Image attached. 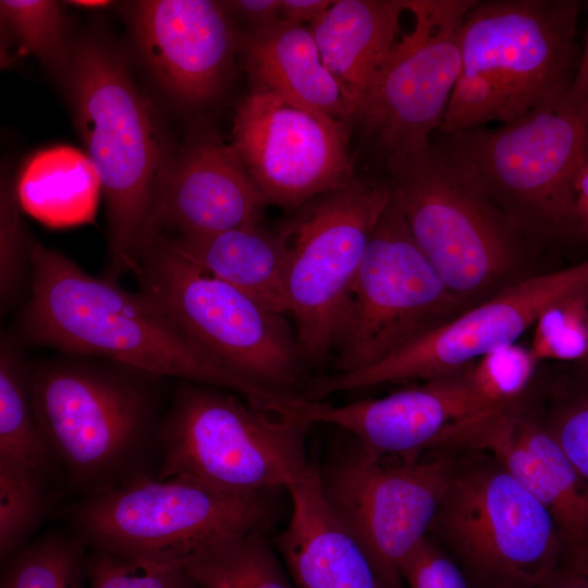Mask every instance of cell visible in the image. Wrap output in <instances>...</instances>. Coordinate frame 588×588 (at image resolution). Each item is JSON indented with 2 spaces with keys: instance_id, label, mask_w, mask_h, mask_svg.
<instances>
[{
  "instance_id": "obj_1",
  "label": "cell",
  "mask_w": 588,
  "mask_h": 588,
  "mask_svg": "<svg viewBox=\"0 0 588 588\" xmlns=\"http://www.w3.org/2000/svg\"><path fill=\"white\" fill-rule=\"evenodd\" d=\"M30 297L20 317L29 343L106 358L157 377L226 389L265 407L273 391L228 371L200 351L144 293L96 278L63 254L33 243Z\"/></svg>"
},
{
  "instance_id": "obj_2",
  "label": "cell",
  "mask_w": 588,
  "mask_h": 588,
  "mask_svg": "<svg viewBox=\"0 0 588 588\" xmlns=\"http://www.w3.org/2000/svg\"><path fill=\"white\" fill-rule=\"evenodd\" d=\"M108 208L112 279L132 271L150 232L173 154L160 119L123 59L99 39L72 46L61 75Z\"/></svg>"
},
{
  "instance_id": "obj_3",
  "label": "cell",
  "mask_w": 588,
  "mask_h": 588,
  "mask_svg": "<svg viewBox=\"0 0 588 588\" xmlns=\"http://www.w3.org/2000/svg\"><path fill=\"white\" fill-rule=\"evenodd\" d=\"M131 368L56 362L28 371L34 416L56 466L81 498L155 476L159 399Z\"/></svg>"
},
{
  "instance_id": "obj_4",
  "label": "cell",
  "mask_w": 588,
  "mask_h": 588,
  "mask_svg": "<svg viewBox=\"0 0 588 588\" xmlns=\"http://www.w3.org/2000/svg\"><path fill=\"white\" fill-rule=\"evenodd\" d=\"M576 0L476 1L464 20L462 69L438 132L506 124L562 101L579 63Z\"/></svg>"
},
{
  "instance_id": "obj_5",
  "label": "cell",
  "mask_w": 588,
  "mask_h": 588,
  "mask_svg": "<svg viewBox=\"0 0 588 588\" xmlns=\"http://www.w3.org/2000/svg\"><path fill=\"white\" fill-rule=\"evenodd\" d=\"M387 162L414 241L467 309L531 277L537 244L432 144Z\"/></svg>"
},
{
  "instance_id": "obj_6",
  "label": "cell",
  "mask_w": 588,
  "mask_h": 588,
  "mask_svg": "<svg viewBox=\"0 0 588 588\" xmlns=\"http://www.w3.org/2000/svg\"><path fill=\"white\" fill-rule=\"evenodd\" d=\"M587 123L588 102L563 99L498 127L437 132L431 144L538 245L579 234L575 186Z\"/></svg>"
},
{
  "instance_id": "obj_7",
  "label": "cell",
  "mask_w": 588,
  "mask_h": 588,
  "mask_svg": "<svg viewBox=\"0 0 588 588\" xmlns=\"http://www.w3.org/2000/svg\"><path fill=\"white\" fill-rule=\"evenodd\" d=\"M230 390L181 384L162 415L155 477H183L229 493L287 490L313 468L311 425L250 404Z\"/></svg>"
},
{
  "instance_id": "obj_8",
  "label": "cell",
  "mask_w": 588,
  "mask_h": 588,
  "mask_svg": "<svg viewBox=\"0 0 588 588\" xmlns=\"http://www.w3.org/2000/svg\"><path fill=\"white\" fill-rule=\"evenodd\" d=\"M280 491L237 494L188 478L147 476L81 498L66 519L87 550L181 565L212 542L269 530L280 514Z\"/></svg>"
},
{
  "instance_id": "obj_9",
  "label": "cell",
  "mask_w": 588,
  "mask_h": 588,
  "mask_svg": "<svg viewBox=\"0 0 588 588\" xmlns=\"http://www.w3.org/2000/svg\"><path fill=\"white\" fill-rule=\"evenodd\" d=\"M132 272L139 291L215 363L260 388L296 393L305 358L284 315L205 273L160 236L140 247Z\"/></svg>"
},
{
  "instance_id": "obj_10",
  "label": "cell",
  "mask_w": 588,
  "mask_h": 588,
  "mask_svg": "<svg viewBox=\"0 0 588 588\" xmlns=\"http://www.w3.org/2000/svg\"><path fill=\"white\" fill-rule=\"evenodd\" d=\"M428 537L476 588H538L566 551L546 507L489 454L457 462Z\"/></svg>"
},
{
  "instance_id": "obj_11",
  "label": "cell",
  "mask_w": 588,
  "mask_h": 588,
  "mask_svg": "<svg viewBox=\"0 0 588 588\" xmlns=\"http://www.w3.org/2000/svg\"><path fill=\"white\" fill-rule=\"evenodd\" d=\"M457 462L436 451L382 456L347 434L318 467L327 500L385 588H402L403 565L428 537Z\"/></svg>"
},
{
  "instance_id": "obj_12",
  "label": "cell",
  "mask_w": 588,
  "mask_h": 588,
  "mask_svg": "<svg viewBox=\"0 0 588 588\" xmlns=\"http://www.w3.org/2000/svg\"><path fill=\"white\" fill-rule=\"evenodd\" d=\"M390 201L388 184L354 179L296 209L280 231L290 250L287 314L305 359L335 350L367 245Z\"/></svg>"
},
{
  "instance_id": "obj_13",
  "label": "cell",
  "mask_w": 588,
  "mask_h": 588,
  "mask_svg": "<svg viewBox=\"0 0 588 588\" xmlns=\"http://www.w3.org/2000/svg\"><path fill=\"white\" fill-rule=\"evenodd\" d=\"M465 310L414 241L391 197L351 292L335 346L336 373L371 367Z\"/></svg>"
},
{
  "instance_id": "obj_14",
  "label": "cell",
  "mask_w": 588,
  "mask_h": 588,
  "mask_svg": "<svg viewBox=\"0 0 588 588\" xmlns=\"http://www.w3.org/2000/svg\"><path fill=\"white\" fill-rule=\"evenodd\" d=\"M476 0H407L400 37L354 120L387 158L421 150L442 123L462 69L461 38Z\"/></svg>"
},
{
  "instance_id": "obj_15",
  "label": "cell",
  "mask_w": 588,
  "mask_h": 588,
  "mask_svg": "<svg viewBox=\"0 0 588 588\" xmlns=\"http://www.w3.org/2000/svg\"><path fill=\"white\" fill-rule=\"evenodd\" d=\"M586 284L588 260L534 274L371 367L313 379L304 396L322 401L339 392L408 380L426 381L457 372L488 353L516 343L548 305Z\"/></svg>"
},
{
  "instance_id": "obj_16",
  "label": "cell",
  "mask_w": 588,
  "mask_h": 588,
  "mask_svg": "<svg viewBox=\"0 0 588 588\" xmlns=\"http://www.w3.org/2000/svg\"><path fill=\"white\" fill-rule=\"evenodd\" d=\"M229 145L267 201L287 210L354 180L345 122L260 87L238 102Z\"/></svg>"
},
{
  "instance_id": "obj_17",
  "label": "cell",
  "mask_w": 588,
  "mask_h": 588,
  "mask_svg": "<svg viewBox=\"0 0 588 588\" xmlns=\"http://www.w3.org/2000/svg\"><path fill=\"white\" fill-rule=\"evenodd\" d=\"M467 367L385 396L345 405L298 394L284 415L309 425L336 426L366 450L382 456L409 457L446 450L463 430L494 412L474 393Z\"/></svg>"
},
{
  "instance_id": "obj_18",
  "label": "cell",
  "mask_w": 588,
  "mask_h": 588,
  "mask_svg": "<svg viewBox=\"0 0 588 588\" xmlns=\"http://www.w3.org/2000/svg\"><path fill=\"white\" fill-rule=\"evenodd\" d=\"M130 19L147 68L171 98L188 108L217 98L242 39L222 2L137 1Z\"/></svg>"
},
{
  "instance_id": "obj_19",
  "label": "cell",
  "mask_w": 588,
  "mask_h": 588,
  "mask_svg": "<svg viewBox=\"0 0 588 588\" xmlns=\"http://www.w3.org/2000/svg\"><path fill=\"white\" fill-rule=\"evenodd\" d=\"M267 205L230 145L204 134L173 156L148 238L209 235L258 224Z\"/></svg>"
},
{
  "instance_id": "obj_20",
  "label": "cell",
  "mask_w": 588,
  "mask_h": 588,
  "mask_svg": "<svg viewBox=\"0 0 588 588\" xmlns=\"http://www.w3.org/2000/svg\"><path fill=\"white\" fill-rule=\"evenodd\" d=\"M453 449L486 452L554 519L566 547L588 543V481L537 414L522 402L491 412L465 430Z\"/></svg>"
},
{
  "instance_id": "obj_21",
  "label": "cell",
  "mask_w": 588,
  "mask_h": 588,
  "mask_svg": "<svg viewBox=\"0 0 588 588\" xmlns=\"http://www.w3.org/2000/svg\"><path fill=\"white\" fill-rule=\"evenodd\" d=\"M286 491L292 512L274 547L296 588H385L327 500L318 466Z\"/></svg>"
},
{
  "instance_id": "obj_22",
  "label": "cell",
  "mask_w": 588,
  "mask_h": 588,
  "mask_svg": "<svg viewBox=\"0 0 588 588\" xmlns=\"http://www.w3.org/2000/svg\"><path fill=\"white\" fill-rule=\"evenodd\" d=\"M407 0H336L309 25L322 62L338 82L353 120L400 39Z\"/></svg>"
},
{
  "instance_id": "obj_23",
  "label": "cell",
  "mask_w": 588,
  "mask_h": 588,
  "mask_svg": "<svg viewBox=\"0 0 588 588\" xmlns=\"http://www.w3.org/2000/svg\"><path fill=\"white\" fill-rule=\"evenodd\" d=\"M241 48L254 87L345 123L353 120V111L323 64L309 27L281 19L249 28Z\"/></svg>"
},
{
  "instance_id": "obj_24",
  "label": "cell",
  "mask_w": 588,
  "mask_h": 588,
  "mask_svg": "<svg viewBox=\"0 0 588 588\" xmlns=\"http://www.w3.org/2000/svg\"><path fill=\"white\" fill-rule=\"evenodd\" d=\"M160 236V235H155ZM182 258L246 293L267 309L287 314L289 245L260 223L199 236H160Z\"/></svg>"
},
{
  "instance_id": "obj_25",
  "label": "cell",
  "mask_w": 588,
  "mask_h": 588,
  "mask_svg": "<svg viewBox=\"0 0 588 588\" xmlns=\"http://www.w3.org/2000/svg\"><path fill=\"white\" fill-rule=\"evenodd\" d=\"M100 192L98 172L87 154L63 145L34 154L15 187L21 208L51 228L93 221Z\"/></svg>"
},
{
  "instance_id": "obj_26",
  "label": "cell",
  "mask_w": 588,
  "mask_h": 588,
  "mask_svg": "<svg viewBox=\"0 0 588 588\" xmlns=\"http://www.w3.org/2000/svg\"><path fill=\"white\" fill-rule=\"evenodd\" d=\"M181 565L200 588H296L266 532L212 542Z\"/></svg>"
},
{
  "instance_id": "obj_27",
  "label": "cell",
  "mask_w": 588,
  "mask_h": 588,
  "mask_svg": "<svg viewBox=\"0 0 588 588\" xmlns=\"http://www.w3.org/2000/svg\"><path fill=\"white\" fill-rule=\"evenodd\" d=\"M0 465L47 479L57 468L34 416L28 371L7 340L0 353Z\"/></svg>"
},
{
  "instance_id": "obj_28",
  "label": "cell",
  "mask_w": 588,
  "mask_h": 588,
  "mask_svg": "<svg viewBox=\"0 0 588 588\" xmlns=\"http://www.w3.org/2000/svg\"><path fill=\"white\" fill-rule=\"evenodd\" d=\"M85 546L71 532H49L3 563L0 588H87Z\"/></svg>"
},
{
  "instance_id": "obj_29",
  "label": "cell",
  "mask_w": 588,
  "mask_h": 588,
  "mask_svg": "<svg viewBox=\"0 0 588 588\" xmlns=\"http://www.w3.org/2000/svg\"><path fill=\"white\" fill-rule=\"evenodd\" d=\"M537 416L588 481V368L572 365L554 378Z\"/></svg>"
},
{
  "instance_id": "obj_30",
  "label": "cell",
  "mask_w": 588,
  "mask_h": 588,
  "mask_svg": "<svg viewBox=\"0 0 588 588\" xmlns=\"http://www.w3.org/2000/svg\"><path fill=\"white\" fill-rule=\"evenodd\" d=\"M529 348L539 363L588 360V284L548 305L532 326Z\"/></svg>"
},
{
  "instance_id": "obj_31",
  "label": "cell",
  "mask_w": 588,
  "mask_h": 588,
  "mask_svg": "<svg viewBox=\"0 0 588 588\" xmlns=\"http://www.w3.org/2000/svg\"><path fill=\"white\" fill-rule=\"evenodd\" d=\"M1 21L22 51L37 57L62 75L72 50L65 37V20L60 4L51 0H1Z\"/></svg>"
},
{
  "instance_id": "obj_32",
  "label": "cell",
  "mask_w": 588,
  "mask_h": 588,
  "mask_svg": "<svg viewBox=\"0 0 588 588\" xmlns=\"http://www.w3.org/2000/svg\"><path fill=\"white\" fill-rule=\"evenodd\" d=\"M48 479L0 465V559L3 564L40 525L48 507Z\"/></svg>"
},
{
  "instance_id": "obj_33",
  "label": "cell",
  "mask_w": 588,
  "mask_h": 588,
  "mask_svg": "<svg viewBox=\"0 0 588 588\" xmlns=\"http://www.w3.org/2000/svg\"><path fill=\"white\" fill-rule=\"evenodd\" d=\"M538 364L529 346L513 343L469 365L467 377L485 406L498 411L522 402L535 379Z\"/></svg>"
},
{
  "instance_id": "obj_34",
  "label": "cell",
  "mask_w": 588,
  "mask_h": 588,
  "mask_svg": "<svg viewBox=\"0 0 588 588\" xmlns=\"http://www.w3.org/2000/svg\"><path fill=\"white\" fill-rule=\"evenodd\" d=\"M89 588H200L182 565L134 562L87 550Z\"/></svg>"
},
{
  "instance_id": "obj_35",
  "label": "cell",
  "mask_w": 588,
  "mask_h": 588,
  "mask_svg": "<svg viewBox=\"0 0 588 588\" xmlns=\"http://www.w3.org/2000/svg\"><path fill=\"white\" fill-rule=\"evenodd\" d=\"M15 188L7 182L0 193V301L5 310L19 293L26 268L29 266L30 248L23 226Z\"/></svg>"
},
{
  "instance_id": "obj_36",
  "label": "cell",
  "mask_w": 588,
  "mask_h": 588,
  "mask_svg": "<svg viewBox=\"0 0 588 588\" xmlns=\"http://www.w3.org/2000/svg\"><path fill=\"white\" fill-rule=\"evenodd\" d=\"M402 574L411 588H470L461 567L429 537L405 561Z\"/></svg>"
},
{
  "instance_id": "obj_37",
  "label": "cell",
  "mask_w": 588,
  "mask_h": 588,
  "mask_svg": "<svg viewBox=\"0 0 588 588\" xmlns=\"http://www.w3.org/2000/svg\"><path fill=\"white\" fill-rule=\"evenodd\" d=\"M222 4L230 15L245 21L250 28L281 20L282 0H231L223 1Z\"/></svg>"
},
{
  "instance_id": "obj_38",
  "label": "cell",
  "mask_w": 588,
  "mask_h": 588,
  "mask_svg": "<svg viewBox=\"0 0 588 588\" xmlns=\"http://www.w3.org/2000/svg\"><path fill=\"white\" fill-rule=\"evenodd\" d=\"M333 3L331 0H282L281 19L299 25L311 24Z\"/></svg>"
},
{
  "instance_id": "obj_39",
  "label": "cell",
  "mask_w": 588,
  "mask_h": 588,
  "mask_svg": "<svg viewBox=\"0 0 588 588\" xmlns=\"http://www.w3.org/2000/svg\"><path fill=\"white\" fill-rule=\"evenodd\" d=\"M538 588H588V578L563 556Z\"/></svg>"
},
{
  "instance_id": "obj_40",
  "label": "cell",
  "mask_w": 588,
  "mask_h": 588,
  "mask_svg": "<svg viewBox=\"0 0 588 588\" xmlns=\"http://www.w3.org/2000/svg\"><path fill=\"white\" fill-rule=\"evenodd\" d=\"M564 100L574 105L588 102V24L584 50L579 58L576 75Z\"/></svg>"
},
{
  "instance_id": "obj_41",
  "label": "cell",
  "mask_w": 588,
  "mask_h": 588,
  "mask_svg": "<svg viewBox=\"0 0 588 588\" xmlns=\"http://www.w3.org/2000/svg\"><path fill=\"white\" fill-rule=\"evenodd\" d=\"M575 215L579 234L588 238V166L584 167L576 182Z\"/></svg>"
},
{
  "instance_id": "obj_42",
  "label": "cell",
  "mask_w": 588,
  "mask_h": 588,
  "mask_svg": "<svg viewBox=\"0 0 588 588\" xmlns=\"http://www.w3.org/2000/svg\"><path fill=\"white\" fill-rule=\"evenodd\" d=\"M564 558L588 578V543L567 547Z\"/></svg>"
},
{
  "instance_id": "obj_43",
  "label": "cell",
  "mask_w": 588,
  "mask_h": 588,
  "mask_svg": "<svg viewBox=\"0 0 588 588\" xmlns=\"http://www.w3.org/2000/svg\"><path fill=\"white\" fill-rule=\"evenodd\" d=\"M66 3H71L73 5L84 7V8H100V7H107L111 2L103 1V0H75V1H68Z\"/></svg>"
},
{
  "instance_id": "obj_44",
  "label": "cell",
  "mask_w": 588,
  "mask_h": 588,
  "mask_svg": "<svg viewBox=\"0 0 588 588\" xmlns=\"http://www.w3.org/2000/svg\"><path fill=\"white\" fill-rule=\"evenodd\" d=\"M588 166V123H587V134H586V158H585V167Z\"/></svg>"
},
{
  "instance_id": "obj_45",
  "label": "cell",
  "mask_w": 588,
  "mask_h": 588,
  "mask_svg": "<svg viewBox=\"0 0 588 588\" xmlns=\"http://www.w3.org/2000/svg\"><path fill=\"white\" fill-rule=\"evenodd\" d=\"M580 366H584V367L588 368V360L586 363L581 364Z\"/></svg>"
}]
</instances>
